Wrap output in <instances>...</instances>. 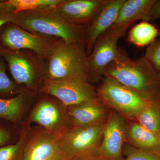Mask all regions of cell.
<instances>
[{
    "label": "cell",
    "mask_w": 160,
    "mask_h": 160,
    "mask_svg": "<svg viewBox=\"0 0 160 160\" xmlns=\"http://www.w3.org/2000/svg\"><path fill=\"white\" fill-rule=\"evenodd\" d=\"M104 77L112 79L149 101L159 99V73L145 57L132 60L125 54L107 67Z\"/></svg>",
    "instance_id": "6da1fadb"
},
{
    "label": "cell",
    "mask_w": 160,
    "mask_h": 160,
    "mask_svg": "<svg viewBox=\"0 0 160 160\" xmlns=\"http://www.w3.org/2000/svg\"><path fill=\"white\" fill-rule=\"evenodd\" d=\"M17 15L15 25L25 30L46 36L60 38L66 44H84L85 30L83 28L66 21L52 7L24 12L18 13Z\"/></svg>",
    "instance_id": "7a4b0ae2"
},
{
    "label": "cell",
    "mask_w": 160,
    "mask_h": 160,
    "mask_svg": "<svg viewBox=\"0 0 160 160\" xmlns=\"http://www.w3.org/2000/svg\"><path fill=\"white\" fill-rule=\"evenodd\" d=\"M87 57L83 43H58L49 58L47 79L79 78L89 81Z\"/></svg>",
    "instance_id": "3957f363"
},
{
    "label": "cell",
    "mask_w": 160,
    "mask_h": 160,
    "mask_svg": "<svg viewBox=\"0 0 160 160\" xmlns=\"http://www.w3.org/2000/svg\"><path fill=\"white\" fill-rule=\"evenodd\" d=\"M97 91L98 99L125 117L136 119L149 102L110 78L104 77Z\"/></svg>",
    "instance_id": "277c9868"
},
{
    "label": "cell",
    "mask_w": 160,
    "mask_h": 160,
    "mask_svg": "<svg viewBox=\"0 0 160 160\" xmlns=\"http://www.w3.org/2000/svg\"><path fill=\"white\" fill-rule=\"evenodd\" d=\"M105 123L72 127L64 132L60 138V144L65 158H76L98 152Z\"/></svg>",
    "instance_id": "5b68a950"
},
{
    "label": "cell",
    "mask_w": 160,
    "mask_h": 160,
    "mask_svg": "<svg viewBox=\"0 0 160 160\" xmlns=\"http://www.w3.org/2000/svg\"><path fill=\"white\" fill-rule=\"evenodd\" d=\"M41 91L57 98L64 107L98 100L94 86L79 78L47 79Z\"/></svg>",
    "instance_id": "8992f818"
},
{
    "label": "cell",
    "mask_w": 160,
    "mask_h": 160,
    "mask_svg": "<svg viewBox=\"0 0 160 160\" xmlns=\"http://www.w3.org/2000/svg\"><path fill=\"white\" fill-rule=\"evenodd\" d=\"M47 37L30 32L12 24L3 31L2 40L9 50L29 49L39 58H49L58 43Z\"/></svg>",
    "instance_id": "52a82bcc"
},
{
    "label": "cell",
    "mask_w": 160,
    "mask_h": 160,
    "mask_svg": "<svg viewBox=\"0 0 160 160\" xmlns=\"http://www.w3.org/2000/svg\"><path fill=\"white\" fill-rule=\"evenodd\" d=\"M121 38L117 32L109 29L95 43L87 57L89 81L97 82L102 79L107 67L125 54L118 49V41Z\"/></svg>",
    "instance_id": "ba28073f"
},
{
    "label": "cell",
    "mask_w": 160,
    "mask_h": 160,
    "mask_svg": "<svg viewBox=\"0 0 160 160\" xmlns=\"http://www.w3.org/2000/svg\"><path fill=\"white\" fill-rule=\"evenodd\" d=\"M127 129L125 117L115 110L110 112L104 124L99 153L108 160H124L123 145L127 138Z\"/></svg>",
    "instance_id": "9c48e42d"
},
{
    "label": "cell",
    "mask_w": 160,
    "mask_h": 160,
    "mask_svg": "<svg viewBox=\"0 0 160 160\" xmlns=\"http://www.w3.org/2000/svg\"><path fill=\"white\" fill-rule=\"evenodd\" d=\"M29 121L56 135H62L70 128L65 107H60L51 100H44L38 103L32 111Z\"/></svg>",
    "instance_id": "30bf717a"
},
{
    "label": "cell",
    "mask_w": 160,
    "mask_h": 160,
    "mask_svg": "<svg viewBox=\"0 0 160 160\" xmlns=\"http://www.w3.org/2000/svg\"><path fill=\"white\" fill-rule=\"evenodd\" d=\"M61 136L50 134L42 129L29 133L24 160H64Z\"/></svg>",
    "instance_id": "8fae6325"
},
{
    "label": "cell",
    "mask_w": 160,
    "mask_h": 160,
    "mask_svg": "<svg viewBox=\"0 0 160 160\" xmlns=\"http://www.w3.org/2000/svg\"><path fill=\"white\" fill-rule=\"evenodd\" d=\"M125 0H107L84 32L86 54L89 56L95 43L112 26Z\"/></svg>",
    "instance_id": "7c38bea8"
},
{
    "label": "cell",
    "mask_w": 160,
    "mask_h": 160,
    "mask_svg": "<svg viewBox=\"0 0 160 160\" xmlns=\"http://www.w3.org/2000/svg\"><path fill=\"white\" fill-rule=\"evenodd\" d=\"M107 0H63L52 7L66 21L82 27L89 25Z\"/></svg>",
    "instance_id": "4fadbf2b"
},
{
    "label": "cell",
    "mask_w": 160,
    "mask_h": 160,
    "mask_svg": "<svg viewBox=\"0 0 160 160\" xmlns=\"http://www.w3.org/2000/svg\"><path fill=\"white\" fill-rule=\"evenodd\" d=\"M66 115L73 127L104 124L110 112L98 99L65 107Z\"/></svg>",
    "instance_id": "5bb4252c"
},
{
    "label": "cell",
    "mask_w": 160,
    "mask_h": 160,
    "mask_svg": "<svg viewBox=\"0 0 160 160\" xmlns=\"http://www.w3.org/2000/svg\"><path fill=\"white\" fill-rule=\"evenodd\" d=\"M156 0H125L117 18L109 29L123 37L129 26L139 20L149 22L150 13Z\"/></svg>",
    "instance_id": "9a60e30c"
},
{
    "label": "cell",
    "mask_w": 160,
    "mask_h": 160,
    "mask_svg": "<svg viewBox=\"0 0 160 160\" xmlns=\"http://www.w3.org/2000/svg\"><path fill=\"white\" fill-rule=\"evenodd\" d=\"M1 56L8 63L16 82L24 84L29 89L34 88L37 82L38 69L30 58L11 50L3 52Z\"/></svg>",
    "instance_id": "2e32d148"
},
{
    "label": "cell",
    "mask_w": 160,
    "mask_h": 160,
    "mask_svg": "<svg viewBox=\"0 0 160 160\" xmlns=\"http://www.w3.org/2000/svg\"><path fill=\"white\" fill-rule=\"evenodd\" d=\"M126 139L134 148L160 155L159 136L144 128L138 122L128 126Z\"/></svg>",
    "instance_id": "e0dca14e"
},
{
    "label": "cell",
    "mask_w": 160,
    "mask_h": 160,
    "mask_svg": "<svg viewBox=\"0 0 160 160\" xmlns=\"http://www.w3.org/2000/svg\"><path fill=\"white\" fill-rule=\"evenodd\" d=\"M155 26L149 22L142 21L133 26L129 32V42L138 47L148 46L159 36Z\"/></svg>",
    "instance_id": "ac0fdd59"
},
{
    "label": "cell",
    "mask_w": 160,
    "mask_h": 160,
    "mask_svg": "<svg viewBox=\"0 0 160 160\" xmlns=\"http://www.w3.org/2000/svg\"><path fill=\"white\" fill-rule=\"evenodd\" d=\"M136 119L144 128L160 136V100L149 101Z\"/></svg>",
    "instance_id": "d6986e66"
},
{
    "label": "cell",
    "mask_w": 160,
    "mask_h": 160,
    "mask_svg": "<svg viewBox=\"0 0 160 160\" xmlns=\"http://www.w3.org/2000/svg\"><path fill=\"white\" fill-rule=\"evenodd\" d=\"M26 97L20 93L10 98H0V118L17 122L19 121L24 111Z\"/></svg>",
    "instance_id": "ffe728a7"
},
{
    "label": "cell",
    "mask_w": 160,
    "mask_h": 160,
    "mask_svg": "<svg viewBox=\"0 0 160 160\" xmlns=\"http://www.w3.org/2000/svg\"><path fill=\"white\" fill-rule=\"evenodd\" d=\"M29 134L28 130L24 129L16 142L1 147L0 160H24V152Z\"/></svg>",
    "instance_id": "44dd1931"
},
{
    "label": "cell",
    "mask_w": 160,
    "mask_h": 160,
    "mask_svg": "<svg viewBox=\"0 0 160 160\" xmlns=\"http://www.w3.org/2000/svg\"><path fill=\"white\" fill-rule=\"evenodd\" d=\"M63 0H8L6 3L11 6L15 14L42 8H51Z\"/></svg>",
    "instance_id": "7402d4cb"
},
{
    "label": "cell",
    "mask_w": 160,
    "mask_h": 160,
    "mask_svg": "<svg viewBox=\"0 0 160 160\" xmlns=\"http://www.w3.org/2000/svg\"><path fill=\"white\" fill-rule=\"evenodd\" d=\"M145 58L158 72L160 71V36L147 46Z\"/></svg>",
    "instance_id": "603a6c76"
},
{
    "label": "cell",
    "mask_w": 160,
    "mask_h": 160,
    "mask_svg": "<svg viewBox=\"0 0 160 160\" xmlns=\"http://www.w3.org/2000/svg\"><path fill=\"white\" fill-rule=\"evenodd\" d=\"M6 65L0 58V94H13L17 91V87L6 74Z\"/></svg>",
    "instance_id": "cb8c5ba5"
},
{
    "label": "cell",
    "mask_w": 160,
    "mask_h": 160,
    "mask_svg": "<svg viewBox=\"0 0 160 160\" xmlns=\"http://www.w3.org/2000/svg\"><path fill=\"white\" fill-rule=\"evenodd\" d=\"M124 160H160V155L134 147H128Z\"/></svg>",
    "instance_id": "d4e9b609"
},
{
    "label": "cell",
    "mask_w": 160,
    "mask_h": 160,
    "mask_svg": "<svg viewBox=\"0 0 160 160\" xmlns=\"http://www.w3.org/2000/svg\"><path fill=\"white\" fill-rule=\"evenodd\" d=\"M17 21V14L14 13L11 6L6 1H0V28L7 23L16 25Z\"/></svg>",
    "instance_id": "484cf974"
},
{
    "label": "cell",
    "mask_w": 160,
    "mask_h": 160,
    "mask_svg": "<svg viewBox=\"0 0 160 160\" xmlns=\"http://www.w3.org/2000/svg\"><path fill=\"white\" fill-rule=\"evenodd\" d=\"M159 18H160V0H156L152 9L149 22H152Z\"/></svg>",
    "instance_id": "4316f807"
},
{
    "label": "cell",
    "mask_w": 160,
    "mask_h": 160,
    "mask_svg": "<svg viewBox=\"0 0 160 160\" xmlns=\"http://www.w3.org/2000/svg\"><path fill=\"white\" fill-rule=\"evenodd\" d=\"M10 139V134L8 130L0 128V148L9 142Z\"/></svg>",
    "instance_id": "83f0119b"
},
{
    "label": "cell",
    "mask_w": 160,
    "mask_h": 160,
    "mask_svg": "<svg viewBox=\"0 0 160 160\" xmlns=\"http://www.w3.org/2000/svg\"><path fill=\"white\" fill-rule=\"evenodd\" d=\"M73 160H108L99 153V152L93 154L87 155L81 157L72 159Z\"/></svg>",
    "instance_id": "f1b7e54d"
},
{
    "label": "cell",
    "mask_w": 160,
    "mask_h": 160,
    "mask_svg": "<svg viewBox=\"0 0 160 160\" xmlns=\"http://www.w3.org/2000/svg\"><path fill=\"white\" fill-rule=\"evenodd\" d=\"M9 49H4V48H2V47H0V55L2 54V53H3V52H6L9 50Z\"/></svg>",
    "instance_id": "f546056e"
},
{
    "label": "cell",
    "mask_w": 160,
    "mask_h": 160,
    "mask_svg": "<svg viewBox=\"0 0 160 160\" xmlns=\"http://www.w3.org/2000/svg\"><path fill=\"white\" fill-rule=\"evenodd\" d=\"M64 160H73L72 159H65Z\"/></svg>",
    "instance_id": "4dcf8cb0"
},
{
    "label": "cell",
    "mask_w": 160,
    "mask_h": 160,
    "mask_svg": "<svg viewBox=\"0 0 160 160\" xmlns=\"http://www.w3.org/2000/svg\"><path fill=\"white\" fill-rule=\"evenodd\" d=\"M159 78H160V71H159ZM159 100H160V95H159Z\"/></svg>",
    "instance_id": "1f68e13d"
},
{
    "label": "cell",
    "mask_w": 160,
    "mask_h": 160,
    "mask_svg": "<svg viewBox=\"0 0 160 160\" xmlns=\"http://www.w3.org/2000/svg\"><path fill=\"white\" fill-rule=\"evenodd\" d=\"M159 36H160V32Z\"/></svg>",
    "instance_id": "d6a6232c"
},
{
    "label": "cell",
    "mask_w": 160,
    "mask_h": 160,
    "mask_svg": "<svg viewBox=\"0 0 160 160\" xmlns=\"http://www.w3.org/2000/svg\"></svg>",
    "instance_id": "836d02e7"
}]
</instances>
